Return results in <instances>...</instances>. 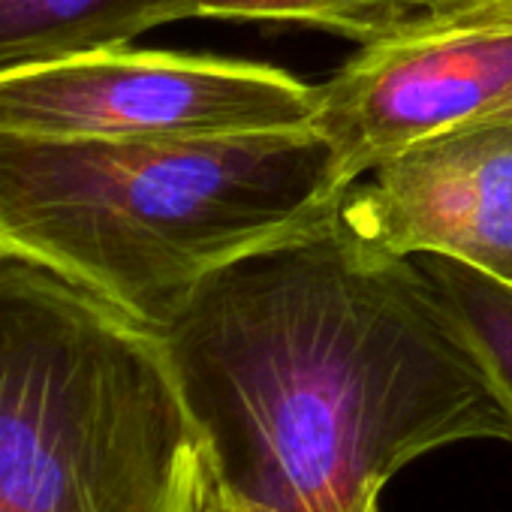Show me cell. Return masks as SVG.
I'll use <instances>...</instances> for the list:
<instances>
[{
    "mask_svg": "<svg viewBox=\"0 0 512 512\" xmlns=\"http://www.w3.org/2000/svg\"><path fill=\"white\" fill-rule=\"evenodd\" d=\"M154 335L214 485L275 512H362L437 449L509 443L425 266L344 205L208 275Z\"/></svg>",
    "mask_w": 512,
    "mask_h": 512,
    "instance_id": "cell-1",
    "label": "cell"
},
{
    "mask_svg": "<svg viewBox=\"0 0 512 512\" xmlns=\"http://www.w3.org/2000/svg\"><path fill=\"white\" fill-rule=\"evenodd\" d=\"M347 190L311 124L145 139L0 133V244L151 332L208 275L323 220Z\"/></svg>",
    "mask_w": 512,
    "mask_h": 512,
    "instance_id": "cell-2",
    "label": "cell"
},
{
    "mask_svg": "<svg viewBox=\"0 0 512 512\" xmlns=\"http://www.w3.org/2000/svg\"><path fill=\"white\" fill-rule=\"evenodd\" d=\"M208 491L163 341L0 244V512H202Z\"/></svg>",
    "mask_w": 512,
    "mask_h": 512,
    "instance_id": "cell-3",
    "label": "cell"
},
{
    "mask_svg": "<svg viewBox=\"0 0 512 512\" xmlns=\"http://www.w3.org/2000/svg\"><path fill=\"white\" fill-rule=\"evenodd\" d=\"M314 112L317 85L220 55L115 46L0 70V133L10 136H229L308 127Z\"/></svg>",
    "mask_w": 512,
    "mask_h": 512,
    "instance_id": "cell-4",
    "label": "cell"
},
{
    "mask_svg": "<svg viewBox=\"0 0 512 512\" xmlns=\"http://www.w3.org/2000/svg\"><path fill=\"white\" fill-rule=\"evenodd\" d=\"M509 91L512 16L428 10L320 82L311 127L353 187L386 160L476 124Z\"/></svg>",
    "mask_w": 512,
    "mask_h": 512,
    "instance_id": "cell-5",
    "label": "cell"
},
{
    "mask_svg": "<svg viewBox=\"0 0 512 512\" xmlns=\"http://www.w3.org/2000/svg\"><path fill=\"white\" fill-rule=\"evenodd\" d=\"M347 217L404 256H443L512 284V121L422 142L353 184Z\"/></svg>",
    "mask_w": 512,
    "mask_h": 512,
    "instance_id": "cell-6",
    "label": "cell"
},
{
    "mask_svg": "<svg viewBox=\"0 0 512 512\" xmlns=\"http://www.w3.org/2000/svg\"><path fill=\"white\" fill-rule=\"evenodd\" d=\"M184 19L196 0H0V70L133 46Z\"/></svg>",
    "mask_w": 512,
    "mask_h": 512,
    "instance_id": "cell-7",
    "label": "cell"
},
{
    "mask_svg": "<svg viewBox=\"0 0 512 512\" xmlns=\"http://www.w3.org/2000/svg\"><path fill=\"white\" fill-rule=\"evenodd\" d=\"M422 266L443 296L464 344L485 371L512 443V284L443 256H425Z\"/></svg>",
    "mask_w": 512,
    "mask_h": 512,
    "instance_id": "cell-8",
    "label": "cell"
},
{
    "mask_svg": "<svg viewBox=\"0 0 512 512\" xmlns=\"http://www.w3.org/2000/svg\"><path fill=\"white\" fill-rule=\"evenodd\" d=\"M428 10L434 0H196V19L305 25L359 46L395 34Z\"/></svg>",
    "mask_w": 512,
    "mask_h": 512,
    "instance_id": "cell-9",
    "label": "cell"
},
{
    "mask_svg": "<svg viewBox=\"0 0 512 512\" xmlns=\"http://www.w3.org/2000/svg\"><path fill=\"white\" fill-rule=\"evenodd\" d=\"M202 512H275V509H266V506H256V503H250L244 497H235L226 488L214 485V479H211V491H208V500H205V509ZM362 512H380V503L377 506H368Z\"/></svg>",
    "mask_w": 512,
    "mask_h": 512,
    "instance_id": "cell-10",
    "label": "cell"
},
{
    "mask_svg": "<svg viewBox=\"0 0 512 512\" xmlns=\"http://www.w3.org/2000/svg\"><path fill=\"white\" fill-rule=\"evenodd\" d=\"M470 7H512V0H434V10H470Z\"/></svg>",
    "mask_w": 512,
    "mask_h": 512,
    "instance_id": "cell-11",
    "label": "cell"
},
{
    "mask_svg": "<svg viewBox=\"0 0 512 512\" xmlns=\"http://www.w3.org/2000/svg\"><path fill=\"white\" fill-rule=\"evenodd\" d=\"M491 121H512V91L494 109H488L476 124H491ZM476 124H470V127H476Z\"/></svg>",
    "mask_w": 512,
    "mask_h": 512,
    "instance_id": "cell-12",
    "label": "cell"
}]
</instances>
